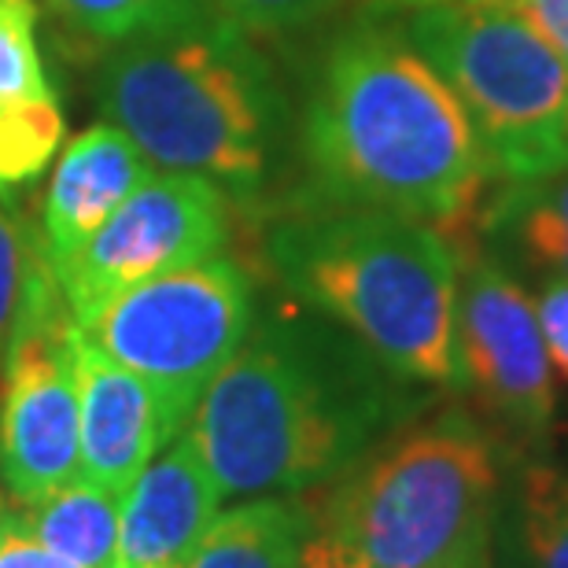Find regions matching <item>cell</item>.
<instances>
[{"label": "cell", "mask_w": 568, "mask_h": 568, "mask_svg": "<svg viewBox=\"0 0 568 568\" xmlns=\"http://www.w3.org/2000/svg\"><path fill=\"white\" fill-rule=\"evenodd\" d=\"M454 362L458 388L473 392L498 422L525 436L550 428L554 377L536 303L495 258H462Z\"/></svg>", "instance_id": "cell-10"}, {"label": "cell", "mask_w": 568, "mask_h": 568, "mask_svg": "<svg viewBox=\"0 0 568 568\" xmlns=\"http://www.w3.org/2000/svg\"><path fill=\"white\" fill-rule=\"evenodd\" d=\"M314 531V509L295 495L241 498L219 509L189 568H295Z\"/></svg>", "instance_id": "cell-15"}, {"label": "cell", "mask_w": 568, "mask_h": 568, "mask_svg": "<svg viewBox=\"0 0 568 568\" xmlns=\"http://www.w3.org/2000/svg\"><path fill=\"white\" fill-rule=\"evenodd\" d=\"M476 230L491 241H506L528 266L568 277V166L503 181V189L480 207Z\"/></svg>", "instance_id": "cell-16"}, {"label": "cell", "mask_w": 568, "mask_h": 568, "mask_svg": "<svg viewBox=\"0 0 568 568\" xmlns=\"http://www.w3.org/2000/svg\"><path fill=\"white\" fill-rule=\"evenodd\" d=\"M49 4L67 27H74L85 38L115 44L185 16L200 0H49Z\"/></svg>", "instance_id": "cell-19"}, {"label": "cell", "mask_w": 568, "mask_h": 568, "mask_svg": "<svg viewBox=\"0 0 568 568\" xmlns=\"http://www.w3.org/2000/svg\"><path fill=\"white\" fill-rule=\"evenodd\" d=\"M78 381V454L82 480L126 495L130 484L174 443L152 384L122 362L108 358L82 333H74Z\"/></svg>", "instance_id": "cell-11"}, {"label": "cell", "mask_w": 568, "mask_h": 568, "mask_svg": "<svg viewBox=\"0 0 568 568\" xmlns=\"http://www.w3.org/2000/svg\"><path fill=\"white\" fill-rule=\"evenodd\" d=\"M0 568H82L74 561L60 558L49 547H41L38 539L30 536L27 520H22L19 506H4L0 514Z\"/></svg>", "instance_id": "cell-22"}, {"label": "cell", "mask_w": 568, "mask_h": 568, "mask_svg": "<svg viewBox=\"0 0 568 568\" xmlns=\"http://www.w3.org/2000/svg\"><path fill=\"white\" fill-rule=\"evenodd\" d=\"M219 506V484L181 432L122 495L115 568H189Z\"/></svg>", "instance_id": "cell-12"}, {"label": "cell", "mask_w": 568, "mask_h": 568, "mask_svg": "<svg viewBox=\"0 0 568 568\" xmlns=\"http://www.w3.org/2000/svg\"><path fill=\"white\" fill-rule=\"evenodd\" d=\"M406 41L462 100L491 178L525 181L568 166V63L525 11L417 8Z\"/></svg>", "instance_id": "cell-6"}, {"label": "cell", "mask_w": 568, "mask_h": 568, "mask_svg": "<svg viewBox=\"0 0 568 568\" xmlns=\"http://www.w3.org/2000/svg\"><path fill=\"white\" fill-rule=\"evenodd\" d=\"M428 395L311 306L255 314L181 428L222 498L306 495L422 414Z\"/></svg>", "instance_id": "cell-1"}, {"label": "cell", "mask_w": 568, "mask_h": 568, "mask_svg": "<svg viewBox=\"0 0 568 568\" xmlns=\"http://www.w3.org/2000/svg\"><path fill=\"white\" fill-rule=\"evenodd\" d=\"M266 255L295 303L347 328L399 377L458 388L462 258L439 230L392 211L317 207L277 222Z\"/></svg>", "instance_id": "cell-4"}, {"label": "cell", "mask_w": 568, "mask_h": 568, "mask_svg": "<svg viewBox=\"0 0 568 568\" xmlns=\"http://www.w3.org/2000/svg\"><path fill=\"white\" fill-rule=\"evenodd\" d=\"M155 174L144 152L111 122H97L63 144L49 189H44L41 222H38V252L55 270L67 263L133 189Z\"/></svg>", "instance_id": "cell-13"}, {"label": "cell", "mask_w": 568, "mask_h": 568, "mask_svg": "<svg viewBox=\"0 0 568 568\" xmlns=\"http://www.w3.org/2000/svg\"><path fill=\"white\" fill-rule=\"evenodd\" d=\"M38 241L33 233L22 225V219L8 203H0V369L16 339V328L27 311V295L33 270H38Z\"/></svg>", "instance_id": "cell-20"}, {"label": "cell", "mask_w": 568, "mask_h": 568, "mask_svg": "<svg viewBox=\"0 0 568 568\" xmlns=\"http://www.w3.org/2000/svg\"><path fill=\"white\" fill-rule=\"evenodd\" d=\"M255 284L241 263L211 255L119 292L78 333L152 384L170 436L244 344L255 322Z\"/></svg>", "instance_id": "cell-7"}, {"label": "cell", "mask_w": 568, "mask_h": 568, "mask_svg": "<svg viewBox=\"0 0 568 568\" xmlns=\"http://www.w3.org/2000/svg\"><path fill=\"white\" fill-rule=\"evenodd\" d=\"M498 469L465 410L406 422L325 487L314 531L373 568H491Z\"/></svg>", "instance_id": "cell-5"}, {"label": "cell", "mask_w": 568, "mask_h": 568, "mask_svg": "<svg viewBox=\"0 0 568 568\" xmlns=\"http://www.w3.org/2000/svg\"><path fill=\"white\" fill-rule=\"evenodd\" d=\"M93 97L155 170L207 178L241 203L274 185L288 97L252 33L207 0L111 44Z\"/></svg>", "instance_id": "cell-3"}, {"label": "cell", "mask_w": 568, "mask_h": 568, "mask_svg": "<svg viewBox=\"0 0 568 568\" xmlns=\"http://www.w3.org/2000/svg\"><path fill=\"white\" fill-rule=\"evenodd\" d=\"M520 11L536 22L539 33L554 44V49L568 55V0H525Z\"/></svg>", "instance_id": "cell-24"}, {"label": "cell", "mask_w": 568, "mask_h": 568, "mask_svg": "<svg viewBox=\"0 0 568 568\" xmlns=\"http://www.w3.org/2000/svg\"><path fill=\"white\" fill-rule=\"evenodd\" d=\"M536 317L550 366H558L568 377V277H547L536 303Z\"/></svg>", "instance_id": "cell-23"}, {"label": "cell", "mask_w": 568, "mask_h": 568, "mask_svg": "<svg viewBox=\"0 0 568 568\" xmlns=\"http://www.w3.org/2000/svg\"><path fill=\"white\" fill-rule=\"evenodd\" d=\"M247 33H288L328 16L336 0H207Z\"/></svg>", "instance_id": "cell-21"}, {"label": "cell", "mask_w": 568, "mask_h": 568, "mask_svg": "<svg viewBox=\"0 0 568 568\" xmlns=\"http://www.w3.org/2000/svg\"><path fill=\"white\" fill-rule=\"evenodd\" d=\"M74 333L60 284L38 258L27 311L0 369V484L16 506L41 503L82 476Z\"/></svg>", "instance_id": "cell-8"}, {"label": "cell", "mask_w": 568, "mask_h": 568, "mask_svg": "<svg viewBox=\"0 0 568 568\" xmlns=\"http://www.w3.org/2000/svg\"><path fill=\"white\" fill-rule=\"evenodd\" d=\"M30 536L60 558L82 568H115L122 495L104 491L78 476L33 506H19Z\"/></svg>", "instance_id": "cell-17"}, {"label": "cell", "mask_w": 568, "mask_h": 568, "mask_svg": "<svg viewBox=\"0 0 568 568\" xmlns=\"http://www.w3.org/2000/svg\"><path fill=\"white\" fill-rule=\"evenodd\" d=\"M517 568H568V476L536 465L520 476L514 506Z\"/></svg>", "instance_id": "cell-18"}, {"label": "cell", "mask_w": 568, "mask_h": 568, "mask_svg": "<svg viewBox=\"0 0 568 568\" xmlns=\"http://www.w3.org/2000/svg\"><path fill=\"white\" fill-rule=\"evenodd\" d=\"M230 241V196L196 174H152L119 211L52 270L74 325L119 292L203 263Z\"/></svg>", "instance_id": "cell-9"}, {"label": "cell", "mask_w": 568, "mask_h": 568, "mask_svg": "<svg viewBox=\"0 0 568 568\" xmlns=\"http://www.w3.org/2000/svg\"><path fill=\"white\" fill-rule=\"evenodd\" d=\"M317 207H369L425 222L458 247L480 222L487 159L439 71L381 22L336 33L303 108Z\"/></svg>", "instance_id": "cell-2"}, {"label": "cell", "mask_w": 568, "mask_h": 568, "mask_svg": "<svg viewBox=\"0 0 568 568\" xmlns=\"http://www.w3.org/2000/svg\"><path fill=\"white\" fill-rule=\"evenodd\" d=\"M0 514H4V495H0Z\"/></svg>", "instance_id": "cell-26"}, {"label": "cell", "mask_w": 568, "mask_h": 568, "mask_svg": "<svg viewBox=\"0 0 568 568\" xmlns=\"http://www.w3.org/2000/svg\"><path fill=\"white\" fill-rule=\"evenodd\" d=\"M63 111L44 74L33 0H0V196L38 185L63 148Z\"/></svg>", "instance_id": "cell-14"}, {"label": "cell", "mask_w": 568, "mask_h": 568, "mask_svg": "<svg viewBox=\"0 0 568 568\" xmlns=\"http://www.w3.org/2000/svg\"><path fill=\"white\" fill-rule=\"evenodd\" d=\"M295 568H373V565L355 558V554L344 547H336V542L325 539L322 531H311V539L303 542L300 565Z\"/></svg>", "instance_id": "cell-25"}]
</instances>
